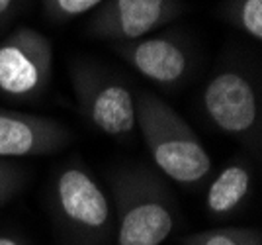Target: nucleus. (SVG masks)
Returning a JSON list of instances; mask_svg holds the SVG:
<instances>
[{"label":"nucleus","instance_id":"1","mask_svg":"<svg viewBox=\"0 0 262 245\" xmlns=\"http://www.w3.org/2000/svg\"><path fill=\"white\" fill-rule=\"evenodd\" d=\"M116 200L114 245H161L178 222L176 200L163 177L147 165H123L110 177Z\"/></svg>","mask_w":262,"mask_h":245},{"label":"nucleus","instance_id":"2","mask_svg":"<svg viewBox=\"0 0 262 245\" xmlns=\"http://www.w3.org/2000/svg\"><path fill=\"white\" fill-rule=\"evenodd\" d=\"M135 126L155 167L180 187H198L209 177L213 163L198 134L178 112L153 92L135 94Z\"/></svg>","mask_w":262,"mask_h":245},{"label":"nucleus","instance_id":"3","mask_svg":"<svg viewBox=\"0 0 262 245\" xmlns=\"http://www.w3.org/2000/svg\"><path fill=\"white\" fill-rule=\"evenodd\" d=\"M51 212L65 245H112L116 216L98 180L78 159L57 171Z\"/></svg>","mask_w":262,"mask_h":245},{"label":"nucleus","instance_id":"4","mask_svg":"<svg viewBox=\"0 0 262 245\" xmlns=\"http://www.w3.org/2000/svg\"><path fill=\"white\" fill-rule=\"evenodd\" d=\"M71 83L78 110L92 128L114 139H129L135 132V94L108 69L75 61Z\"/></svg>","mask_w":262,"mask_h":245},{"label":"nucleus","instance_id":"5","mask_svg":"<svg viewBox=\"0 0 262 245\" xmlns=\"http://www.w3.org/2000/svg\"><path fill=\"white\" fill-rule=\"evenodd\" d=\"M53 75V45L30 26H18L0 42V94L30 102L43 96Z\"/></svg>","mask_w":262,"mask_h":245},{"label":"nucleus","instance_id":"6","mask_svg":"<svg viewBox=\"0 0 262 245\" xmlns=\"http://www.w3.org/2000/svg\"><path fill=\"white\" fill-rule=\"evenodd\" d=\"M202 106L209 122L221 134L245 145L260 144V98L258 90L237 69L219 71L209 78L202 94Z\"/></svg>","mask_w":262,"mask_h":245},{"label":"nucleus","instance_id":"7","mask_svg":"<svg viewBox=\"0 0 262 245\" xmlns=\"http://www.w3.org/2000/svg\"><path fill=\"white\" fill-rule=\"evenodd\" d=\"M186 10L182 0H104L88 22V34L108 44H131L151 35Z\"/></svg>","mask_w":262,"mask_h":245},{"label":"nucleus","instance_id":"8","mask_svg":"<svg viewBox=\"0 0 262 245\" xmlns=\"http://www.w3.org/2000/svg\"><path fill=\"white\" fill-rule=\"evenodd\" d=\"M116 53L143 78L155 87L176 90L190 78L194 67V51L184 35H147L131 44H114Z\"/></svg>","mask_w":262,"mask_h":245},{"label":"nucleus","instance_id":"9","mask_svg":"<svg viewBox=\"0 0 262 245\" xmlns=\"http://www.w3.org/2000/svg\"><path fill=\"white\" fill-rule=\"evenodd\" d=\"M71 139L69 128L53 118L0 108V159L51 155Z\"/></svg>","mask_w":262,"mask_h":245},{"label":"nucleus","instance_id":"10","mask_svg":"<svg viewBox=\"0 0 262 245\" xmlns=\"http://www.w3.org/2000/svg\"><path fill=\"white\" fill-rule=\"evenodd\" d=\"M252 190V169L247 161L237 159L221 169L209 182L206 192V210L215 220H225L245 206Z\"/></svg>","mask_w":262,"mask_h":245},{"label":"nucleus","instance_id":"11","mask_svg":"<svg viewBox=\"0 0 262 245\" xmlns=\"http://www.w3.org/2000/svg\"><path fill=\"white\" fill-rule=\"evenodd\" d=\"M182 245H262L258 228H213L188 234L180 239Z\"/></svg>","mask_w":262,"mask_h":245},{"label":"nucleus","instance_id":"12","mask_svg":"<svg viewBox=\"0 0 262 245\" xmlns=\"http://www.w3.org/2000/svg\"><path fill=\"white\" fill-rule=\"evenodd\" d=\"M223 16L254 42L262 39V0H227Z\"/></svg>","mask_w":262,"mask_h":245},{"label":"nucleus","instance_id":"13","mask_svg":"<svg viewBox=\"0 0 262 245\" xmlns=\"http://www.w3.org/2000/svg\"><path fill=\"white\" fill-rule=\"evenodd\" d=\"M104 0H41L45 14L53 22H71L86 12L98 8Z\"/></svg>","mask_w":262,"mask_h":245},{"label":"nucleus","instance_id":"14","mask_svg":"<svg viewBox=\"0 0 262 245\" xmlns=\"http://www.w3.org/2000/svg\"><path fill=\"white\" fill-rule=\"evenodd\" d=\"M26 173L20 165L10 163L8 159H0V208L24 187Z\"/></svg>","mask_w":262,"mask_h":245},{"label":"nucleus","instance_id":"15","mask_svg":"<svg viewBox=\"0 0 262 245\" xmlns=\"http://www.w3.org/2000/svg\"><path fill=\"white\" fill-rule=\"evenodd\" d=\"M26 0H0V28L8 24L20 14Z\"/></svg>","mask_w":262,"mask_h":245},{"label":"nucleus","instance_id":"16","mask_svg":"<svg viewBox=\"0 0 262 245\" xmlns=\"http://www.w3.org/2000/svg\"><path fill=\"white\" fill-rule=\"evenodd\" d=\"M0 245H28V243L22 241L20 237H14V235H0Z\"/></svg>","mask_w":262,"mask_h":245}]
</instances>
